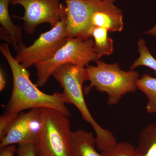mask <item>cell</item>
<instances>
[{
  "label": "cell",
  "instance_id": "obj_1",
  "mask_svg": "<svg viewBox=\"0 0 156 156\" xmlns=\"http://www.w3.org/2000/svg\"><path fill=\"white\" fill-rule=\"evenodd\" d=\"M0 51L10 66L13 79V90L6 113L18 114L28 109L47 108L71 116L63 93L56 92L50 95L41 91L30 80L27 69L12 56L8 43L0 45Z\"/></svg>",
  "mask_w": 156,
  "mask_h": 156
},
{
  "label": "cell",
  "instance_id": "obj_2",
  "mask_svg": "<svg viewBox=\"0 0 156 156\" xmlns=\"http://www.w3.org/2000/svg\"><path fill=\"white\" fill-rule=\"evenodd\" d=\"M53 77L63 89L66 103L72 104L80 112L83 119L92 126L96 133V144L101 147L109 146L115 141L110 131L104 129L93 119L84 98L83 85L88 80L85 67L67 63L58 67L53 74Z\"/></svg>",
  "mask_w": 156,
  "mask_h": 156
},
{
  "label": "cell",
  "instance_id": "obj_3",
  "mask_svg": "<svg viewBox=\"0 0 156 156\" xmlns=\"http://www.w3.org/2000/svg\"><path fill=\"white\" fill-rule=\"evenodd\" d=\"M96 66H87L88 80L90 85L86 88L85 93L88 94L92 88L108 95V105H116L123 96L132 93L137 89L136 83L139 74L133 70L125 71L120 68L118 63L109 64L98 59Z\"/></svg>",
  "mask_w": 156,
  "mask_h": 156
},
{
  "label": "cell",
  "instance_id": "obj_4",
  "mask_svg": "<svg viewBox=\"0 0 156 156\" xmlns=\"http://www.w3.org/2000/svg\"><path fill=\"white\" fill-rule=\"evenodd\" d=\"M41 124L35 141L37 156H73L68 116L54 109L41 108Z\"/></svg>",
  "mask_w": 156,
  "mask_h": 156
},
{
  "label": "cell",
  "instance_id": "obj_5",
  "mask_svg": "<svg viewBox=\"0 0 156 156\" xmlns=\"http://www.w3.org/2000/svg\"><path fill=\"white\" fill-rule=\"evenodd\" d=\"M99 58L92 37L69 38L53 57L35 65L37 76L36 85L38 87L44 86L55 71L63 65L72 63L85 67Z\"/></svg>",
  "mask_w": 156,
  "mask_h": 156
},
{
  "label": "cell",
  "instance_id": "obj_6",
  "mask_svg": "<svg viewBox=\"0 0 156 156\" xmlns=\"http://www.w3.org/2000/svg\"><path fill=\"white\" fill-rule=\"evenodd\" d=\"M66 17L50 30L41 34L38 38L29 47L20 43L18 46V53L14 57L16 60L27 69L53 57L68 39Z\"/></svg>",
  "mask_w": 156,
  "mask_h": 156
},
{
  "label": "cell",
  "instance_id": "obj_7",
  "mask_svg": "<svg viewBox=\"0 0 156 156\" xmlns=\"http://www.w3.org/2000/svg\"><path fill=\"white\" fill-rule=\"evenodd\" d=\"M10 4L24 8V15L18 18L24 21V30L29 35L34 34L40 24L48 23L53 27L66 16V6L59 0H10Z\"/></svg>",
  "mask_w": 156,
  "mask_h": 156
},
{
  "label": "cell",
  "instance_id": "obj_8",
  "mask_svg": "<svg viewBox=\"0 0 156 156\" xmlns=\"http://www.w3.org/2000/svg\"><path fill=\"white\" fill-rule=\"evenodd\" d=\"M41 108L18 114L0 143V149L15 144L34 143L41 127Z\"/></svg>",
  "mask_w": 156,
  "mask_h": 156
},
{
  "label": "cell",
  "instance_id": "obj_9",
  "mask_svg": "<svg viewBox=\"0 0 156 156\" xmlns=\"http://www.w3.org/2000/svg\"><path fill=\"white\" fill-rule=\"evenodd\" d=\"M66 4L68 38L91 37V17L94 7L91 0H64Z\"/></svg>",
  "mask_w": 156,
  "mask_h": 156
},
{
  "label": "cell",
  "instance_id": "obj_10",
  "mask_svg": "<svg viewBox=\"0 0 156 156\" xmlns=\"http://www.w3.org/2000/svg\"><path fill=\"white\" fill-rule=\"evenodd\" d=\"M94 10L91 17L92 28L100 27L109 32H121L124 27L122 11L114 3L102 0H91Z\"/></svg>",
  "mask_w": 156,
  "mask_h": 156
},
{
  "label": "cell",
  "instance_id": "obj_11",
  "mask_svg": "<svg viewBox=\"0 0 156 156\" xmlns=\"http://www.w3.org/2000/svg\"><path fill=\"white\" fill-rule=\"evenodd\" d=\"M10 0H0L1 38L13 46L16 51L21 42L22 32L19 26L15 25L11 19L9 12Z\"/></svg>",
  "mask_w": 156,
  "mask_h": 156
},
{
  "label": "cell",
  "instance_id": "obj_12",
  "mask_svg": "<svg viewBox=\"0 0 156 156\" xmlns=\"http://www.w3.org/2000/svg\"><path fill=\"white\" fill-rule=\"evenodd\" d=\"M70 140L73 156H103L96 151L95 137L91 132L82 129L71 131Z\"/></svg>",
  "mask_w": 156,
  "mask_h": 156
},
{
  "label": "cell",
  "instance_id": "obj_13",
  "mask_svg": "<svg viewBox=\"0 0 156 156\" xmlns=\"http://www.w3.org/2000/svg\"><path fill=\"white\" fill-rule=\"evenodd\" d=\"M136 156H156V122L149 124L139 134Z\"/></svg>",
  "mask_w": 156,
  "mask_h": 156
},
{
  "label": "cell",
  "instance_id": "obj_14",
  "mask_svg": "<svg viewBox=\"0 0 156 156\" xmlns=\"http://www.w3.org/2000/svg\"><path fill=\"white\" fill-rule=\"evenodd\" d=\"M136 87L147 98V112L149 114L156 113V78L147 74H144L137 81Z\"/></svg>",
  "mask_w": 156,
  "mask_h": 156
},
{
  "label": "cell",
  "instance_id": "obj_15",
  "mask_svg": "<svg viewBox=\"0 0 156 156\" xmlns=\"http://www.w3.org/2000/svg\"><path fill=\"white\" fill-rule=\"evenodd\" d=\"M108 32L102 27H94L90 33V36L94 40L95 51L100 58L104 55H111L113 52V41L108 37Z\"/></svg>",
  "mask_w": 156,
  "mask_h": 156
},
{
  "label": "cell",
  "instance_id": "obj_16",
  "mask_svg": "<svg viewBox=\"0 0 156 156\" xmlns=\"http://www.w3.org/2000/svg\"><path fill=\"white\" fill-rule=\"evenodd\" d=\"M138 47L140 56L133 62L130 69L134 70L140 66H147L154 71L156 76V59L151 54L143 39H140L138 41Z\"/></svg>",
  "mask_w": 156,
  "mask_h": 156
},
{
  "label": "cell",
  "instance_id": "obj_17",
  "mask_svg": "<svg viewBox=\"0 0 156 156\" xmlns=\"http://www.w3.org/2000/svg\"><path fill=\"white\" fill-rule=\"evenodd\" d=\"M101 154L103 156H136L135 148L128 142H117L111 149Z\"/></svg>",
  "mask_w": 156,
  "mask_h": 156
},
{
  "label": "cell",
  "instance_id": "obj_18",
  "mask_svg": "<svg viewBox=\"0 0 156 156\" xmlns=\"http://www.w3.org/2000/svg\"><path fill=\"white\" fill-rule=\"evenodd\" d=\"M17 114L6 113L0 117V141L5 138L11 124L18 116Z\"/></svg>",
  "mask_w": 156,
  "mask_h": 156
},
{
  "label": "cell",
  "instance_id": "obj_19",
  "mask_svg": "<svg viewBox=\"0 0 156 156\" xmlns=\"http://www.w3.org/2000/svg\"><path fill=\"white\" fill-rule=\"evenodd\" d=\"M17 153L18 156H37L33 143L19 144Z\"/></svg>",
  "mask_w": 156,
  "mask_h": 156
},
{
  "label": "cell",
  "instance_id": "obj_20",
  "mask_svg": "<svg viewBox=\"0 0 156 156\" xmlns=\"http://www.w3.org/2000/svg\"><path fill=\"white\" fill-rule=\"evenodd\" d=\"M17 150L15 145L8 146L0 149V156H14Z\"/></svg>",
  "mask_w": 156,
  "mask_h": 156
},
{
  "label": "cell",
  "instance_id": "obj_21",
  "mask_svg": "<svg viewBox=\"0 0 156 156\" xmlns=\"http://www.w3.org/2000/svg\"><path fill=\"white\" fill-rule=\"evenodd\" d=\"M6 81L2 70H0V91H2L5 87Z\"/></svg>",
  "mask_w": 156,
  "mask_h": 156
},
{
  "label": "cell",
  "instance_id": "obj_22",
  "mask_svg": "<svg viewBox=\"0 0 156 156\" xmlns=\"http://www.w3.org/2000/svg\"><path fill=\"white\" fill-rule=\"evenodd\" d=\"M145 34H146L151 35L154 36H156V24L150 30L146 32Z\"/></svg>",
  "mask_w": 156,
  "mask_h": 156
},
{
  "label": "cell",
  "instance_id": "obj_23",
  "mask_svg": "<svg viewBox=\"0 0 156 156\" xmlns=\"http://www.w3.org/2000/svg\"><path fill=\"white\" fill-rule=\"evenodd\" d=\"M102 1H105V2H112L114 3L117 0H102Z\"/></svg>",
  "mask_w": 156,
  "mask_h": 156
}]
</instances>
